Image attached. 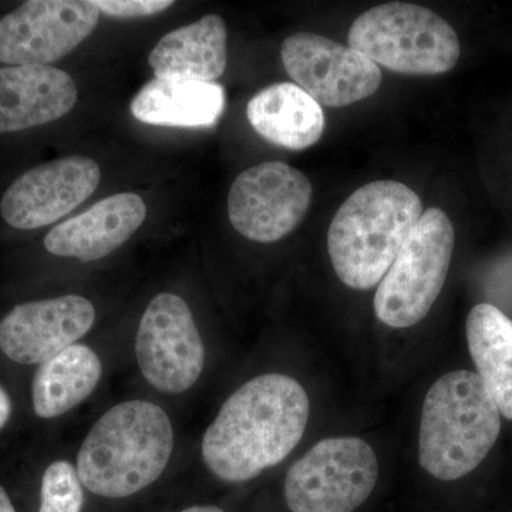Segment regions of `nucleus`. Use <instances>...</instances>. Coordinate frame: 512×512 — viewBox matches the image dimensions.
Returning <instances> with one entry per match:
<instances>
[{
	"instance_id": "obj_19",
	"label": "nucleus",
	"mask_w": 512,
	"mask_h": 512,
	"mask_svg": "<svg viewBox=\"0 0 512 512\" xmlns=\"http://www.w3.org/2000/svg\"><path fill=\"white\" fill-rule=\"evenodd\" d=\"M467 342L477 375L512 420V320L497 306L480 303L468 313Z\"/></svg>"
},
{
	"instance_id": "obj_12",
	"label": "nucleus",
	"mask_w": 512,
	"mask_h": 512,
	"mask_svg": "<svg viewBox=\"0 0 512 512\" xmlns=\"http://www.w3.org/2000/svg\"><path fill=\"white\" fill-rule=\"evenodd\" d=\"M100 180L99 164L89 157H63L37 165L6 190L0 214L16 229L46 227L83 204Z\"/></svg>"
},
{
	"instance_id": "obj_5",
	"label": "nucleus",
	"mask_w": 512,
	"mask_h": 512,
	"mask_svg": "<svg viewBox=\"0 0 512 512\" xmlns=\"http://www.w3.org/2000/svg\"><path fill=\"white\" fill-rule=\"evenodd\" d=\"M349 46L393 72L443 74L460 59L453 26L433 10L413 3L390 2L367 10L353 22Z\"/></svg>"
},
{
	"instance_id": "obj_6",
	"label": "nucleus",
	"mask_w": 512,
	"mask_h": 512,
	"mask_svg": "<svg viewBox=\"0 0 512 512\" xmlns=\"http://www.w3.org/2000/svg\"><path fill=\"white\" fill-rule=\"evenodd\" d=\"M456 232L440 208L424 211L375 295L377 319L393 329L417 325L429 315L446 284Z\"/></svg>"
},
{
	"instance_id": "obj_24",
	"label": "nucleus",
	"mask_w": 512,
	"mask_h": 512,
	"mask_svg": "<svg viewBox=\"0 0 512 512\" xmlns=\"http://www.w3.org/2000/svg\"><path fill=\"white\" fill-rule=\"evenodd\" d=\"M0 512H16L9 495L3 490L2 485H0Z\"/></svg>"
},
{
	"instance_id": "obj_11",
	"label": "nucleus",
	"mask_w": 512,
	"mask_h": 512,
	"mask_svg": "<svg viewBox=\"0 0 512 512\" xmlns=\"http://www.w3.org/2000/svg\"><path fill=\"white\" fill-rule=\"evenodd\" d=\"M285 70L320 106L346 107L369 99L382 84V70L362 53L332 39L299 32L281 49Z\"/></svg>"
},
{
	"instance_id": "obj_10",
	"label": "nucleus",
	"mask_w": 512,
	"mask_h": 512,
	"mask_svg": "<svg viewBox=\"0 0 512 512\" xmlns=\"http://www.w3.org/2000/svg\"><path fill=\"white\" fill-rule=\"evenodd\" d=\"M100 19L93 0H29L0 19V62L49 66L92 35Z\"/></svg>"
},
{
	"instance_id": "obj_23",
	"label": "nucleus",
	"mask_w": 512,
	"mask_h": 512,
	"mask_svg": "<svg viewBox=\"0 0 512 512\" xmlns=\"http://www.w3.org/2000/svg\"><path fill=\"white\" fill-rule=\"evenodd\" d=\"M10 414H12V403H10L8 393L0 387V430L8 423Z\"/></svg>"
},
{
	"instance_id": "obj_14",
	"label": "nucleus",
	"mask_w": 512,
	"mask_h": 512,
	"mask_svg": "<svg viewBox=\"0 0 512 512\" xmlns=\"http://www.w3.org/2000/svg\"><path fill=\"white\" fill-rule=\"evenodd\" d=\"M146 217L147 207L140 195L116 194L56 225L46 235L45 248L63 258L97 261L126 244Z\"/></svg>"
},
{
	"instance_id": "obj_16",
	"label": "nucleus",
	"mask_w": 512,
	"mask_h": 512,
	"mask_svg": "<svg viewBox=\"0 0 512 512\" xmlns=\"http://www.w3.org/2000/svg\"><path fill=\"white\" fill-rule=\"evenodd\" d=\"M228 30L224 19L207 15L167 33L148 56L156 79L217 83L227 69Z\"/></svg>"
},
{
	"instance_id": "obj_15",
	"label": "nucleus",
	"mask_w": 512,
	"mask_h": 512,
	"mask_svg": "<svg viewBox=\"0 0 512 512\" xmlns=\"http://www.w3.org/2000/svg\"><path fill=\"white\" fill-rule=\"evenodd\" d=\"M79 92L69 73L52 66L0 67V133L62 119Z\"/></svg>"
},
{
	"instance_id": "obj_25",
	"label": "nucleus",
	"mask_w": 512,
	"mask_h": 512,
	"mask_svg": "<svg viewBox=\"0 0 512 512\" xmlns=\"http://www.w3.org/2000/svg\"><path fill=\"white\" fill-rule=\"evenodd\" d=\"M180 512H225L221 508L214 507V505H194V507L187 508Z\"/></svg>"
},
{
	"instance_id": "obj_13",
	"label": "nucleus",
	"mask_w": 512,
	"mask_h": 512,
	"mask_svg": "<svg viewBox=\"0 0 512 512\" xmlns=\"http://www.w3.org/2000/svg\"><path fill=\"white\" fill-rule=\"evenodd\" d=\"M96 309L79 295L15 306L0 322V349L22 365H42L92 329Z\"/></svg>"
},
{
	"instance_id": "obj_21",
	"label": "nucleus",
	"mask_w": 512,
	"mask_h": 512,
	"mask_svg": "<svg viewBox=\"0 0 512 512\" xmlns=\"http://www.w3.org/2000/svg\"><path fill=\"white\" fill-rule=\"evenodd\" d=\"M83 484L69 461H55L43 474L39 512H82Z\"/></svg>"
},
{
	"instance_id": "obj_7",
	"label": "nucleus",
	"mask_w": 512,
	"mask_h": 512,
	"mask_svg": "<svg viewBox=\"0 0 512 512\" xmlns=\"http://www.w3.org/2000/svg\"><path fill=\"white\" fill-rule=\"evenodd\" d=\"M377 477V457L365 440L325 439L289 468L286 504L292 512H353L375 490Z\"/></svg>"
},
{
	"instance_id": "obj_18",
	"label": "nucleus",
	"mask_w": 512,
	"mask_h": 512,
	"mask_svg": "<svg viewBox=\"0 0 512 512\" xmlns=\"http://www.w3.org/2000/svg\"><path fill=\"white\" fill-rule=\"evenodd\" d=\"M225 109L218 83L153 79L131 100V114L141 123L165 127H211Z\"/></svg>"
},
{
	"instance_id": "obj_17",
	"label": "nucleus",
	"mask_w": 512,
	"mask_h": 512,
	"mask_svg": "<svg viewBox=\"0 0 512 512\" xmlns=\"http://www.w3.org/2000/svg\"><path fill=\"white\" fill-rule=\"evenodd\" d=\"M247 116L259 136L288 150L312 147L325 130L322 106L295 83L265 87L249 100Z\"/></svg>"
},
{
	"instance_id": "obj_4",
	"label": "nucleus",
	"mask_w": 512,
	"mask_h": 512,
	"mask_svg": "<svg viewBox=\"0 0 512 512\" xmlns=\"http://www.w3.org/2000/svg\"><path fill=\"white\" fill-rule=\"evenodd\" d=\"M501 413L477 373L454 370L430 387L421 412L420 466L441 481L476 470L493 450Z\"/></svg>"
},
{
	"instance_id": "obj_2",
	"label": "nucleus",
	"mask_w": 512,
	"mask_h": 512,
	"mask_svg": "<svg viewBox=\"0 0 512 512\" xmlns=\"http://www.w3.org/2000/svg\"><path fill=\"white\" fill-rule=\"evenodd\" d=\"M173 448L168 414L156 403L130 400L96 421L77 454V474L93 494L130 497L160 478Z\"/></svg>"
},
{
	"instance_id": "obj_1",
	"label": "nucleus",
	"mask_w": 512,
	"mask_h": 512,
	"mask_svg": "<svg viewBox=\"0 0 512 512\" xmlns=\"http://www.w3.org/2000/svg\"><path fill=\"white\" fill-rule=\"evenodd\" d=\"M309 412L308 393L292 377H255L222 404L202 439V460L222 481L252 480L295 450Z\"/></svg>"
},
{
	"instance_id": "obj_22",
	"label": "nucleus",
	"mask_w": 512,
	"mask_h": 512,
	"mask_svg": "<svg viewBox=\"0 0 512 512\" xmlns=\"http://www.w3.org/2000/svg\"><path fill=\"white\" fill-rule=\"evenodd\" d=\"M104 15L116 19L146 18L174 5L171 0H93Z\"/></svg>"
},
{
	"instance_id": "obj_3",
	"label": "nucleus",
	"mask_w": 512,
	"mask_h": 512,
	"mask_svg": "<svg viewBox=\"0 0 512 512\" xmlns=\"http://www.w3.org/2000/svg\"><path fill=\"white\" fill-rule=\"evenodd\" d=\"M423 212L417 192L397 181H373L353 192L328 232L340 281L357 291L380 284Z\"/></svg>"
},
{
	"instance_id": "obj_8",
	"label": "nucleus",
	"mask_w": 512,
	"mask_h": 512,
	"mask_svg": "<svg viewBox=\"0 0 512 512\" xmlns=\"http://www.w3.org/2000/svg\"><path fill=\"white\" fill-rule=\"evenodd\" d=\"M144 379L165 394L187 392L200 379L205 348L183 298L163 292L147 306L136 338Z\"/></svg>"
},
{
	"instance_id": "obj_9",
	"label": "nucleus",
	"mask_w": 512,
	"mask_h": 512,
	"mask_svg": "<svg viewBox=\"0 0 512 512\" xmlns=\"http://www.w3.org/2000/svg\"><path fill=\"white\" fill-rule=\"evenodd\" d=\"M312 184L291 165L269 161L238 175L228 194L232 227L251 241L276 242L308 214Z\"/></svg>"
},
{
	"instance_id": "obj_20",
	"label": "nucleus",
	"mask_w": 512,
	"mask_h": 512,
	"mask_svg": "<svg viewBox=\"0 0 512 512\" xmlns=\"http://www.w3.org/2000/svg\"><path fill=\"white\" fill-rule=\"evenodd\" d=\"M103 373L99 356L86 345H73L42 363L32 384L33 410L55 419L79 406L96 389Z\"/></svg>"
}]
</instances>
